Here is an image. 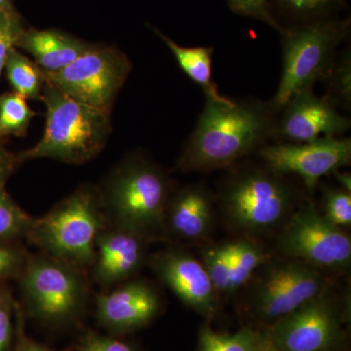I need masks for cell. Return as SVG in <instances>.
I'll use <instances>...</instances> for the list:
<instances>
[{"label": "cell", "instance_id": "cell-1", "mask_svg": "<svg viewBox=\"0 0 351 351\" xmlns=\"http://www.w3.org/2000/svg\"><path fill=\"white\" fill-rule=\"evenodd\" d=\"M274 114L262 101L206 98L178 166L184 172H207L232 165L274 137Z\"/></svg>", "mask_w": 351, "mask_h": 351}, {"label": "cell", "instance_id": "cell-2", "mask_svg": "<svg viewBox=\"0 0 351 351\" xmlns=\"http://www.w3.org/2000/svg\"><path fill=\"white\" fill-rule=\"evenodd\" d=\"M100 193L108 225L135 233L147 241L166 240V207L172 186L156 163L128 157L112 171Z\"/></svg>", "mask_w": 351, "mask_h": 351}, {"label": "cell", "instance_id": "cell-3", "mask_svg": "<svg viewBox=\"0 0 351 351\" xmlns=\"http://www.w3.org/2000/svg\"><path fill=\"white\" fill-rule=\"evenodd\" d=\"M40 99L46 107L45 130L38 144L18 154L19 163L51 158L82 164L103 151L112 132L108 110L75 100L45 80Z\"/></svg>", "mask_w": 351, "mask_h": 351}, {"label": "cell", "instance_id": "cell-4", "mask_svg": "<svg viewBox=\"0 0 351 351\" xmlns=\"http://www.w3.org/2000/svg\"><path fill=\"white\" fill-rule=\"evenodd\" d=\"M17 277L25 313L36 322L63 329L82 319L89 297L84 269L40 252L29 255Z\"/></svg>", "mask_w": 351, "mask_h": 351}, {"label": "cell", "instance_id": "cell-5", "mask_svg": "<svg viewBox=\"0 0 351 351\" xmlns=\"http://www.w3.org/2000/svg\"><path fill=\"white\" fill-rule=\"evenodd\" d=\"M107 226L99 189L82 186L34 219L27 239L43 253L85 269L93 265L96 240Z\"/></svg>", "mask_w": 351, "mask_h": 351}, {"label": "cell", "instance_id": "cell-6", "mask_svg": "<svg viewBox=\"0 0 351 351\" xmlns=\"http://www.w3.org/2000/svg\"><path fill=\"white\" fill-rule=\"evenodd\" d=\"M221 208L233 228L251 233L276 230L294 213L298 196L284 176L267 168H244L228 178Z\"/></svg>", "mask_w": 351, "mask_h": 351}, {"label": "cell", "instance_id": "cell-7", "mask_svg": "<svg viewBox=\"0 0 351 351\" xmlns=\"http://www.w3.org/2000/svg\"><path fill=\"white\" fill-rule=\"evenodd\" d=\"M346 29V24L339 22H318L300 29H283L282 75L276 95L267 103L272 112H280L295 95L313 90L318 80H324Z\"/></svg>", "mask_w": 351, "mask_h": 351}, {"label": "cell", "instance_id": "cell-8", "mask_svg": "<svg viewBox=\"0 0 351 351\" xmlns=\"http://www.w3.org/2000/svg\"><path fill=\"white\" fill-rule=\"evenodd\" d=\"M256 276L249 309L267 328L330 287L323 270L295 258L269 261Z\"/></svg>", "mask_w": 351, "mask_h": 351}, {"label": "cell", "instance_id": "cell-9", "mask_svg": "<svg viewBox=\"0 0 351 351\" xmlns=\"http://www.w3.org/2000/svg\"><path fill=\"white\" fill-rule=\"evenodd\" d=\"M346 311L331 288L267 328L276 351H339L345 343Z\"/></svg>", "mask_w": 351, "mask_h": 351}, {"label": "cell", "instance_id": "cell-10", "mask_svg": "<svg viewBox=\"0 0 351 351\" xmlns=\"http://www.w3.org/2000/svg\"><path fill=\"white\" fill-rule=\"evenodd\" d=\"M286 258H295L321 270H346L351 263V239L343 228L332 225L313 204H306L287 219L277 240Z\"/></svg>", "mask_w": 351, "mask_h": 351}, {"label": "cell", "instance_id": "cell-11", "mask_svg": "<svg viewBox=\"0 0 351 351\" xmlns=\"http://www.w3.org/2000/svg\"><path fill=\"white\" fill-rule=\"evenodd\" d=\"M130 69V61L121 52L91 46L61 71L43 73L46 82L71 98L108 110Z\"/></svg>", "mask_w": 351, "mask_h": 351}, {"label": "cell", "instance_id": "cell-12", "mask_svg": "<svg viewBox=\"0 0 351 351\" xmlns=\"http://www.w3.org/2000/svg\"><path fill=\"white\" fill-rule=\"evenodd\" d=\"M258 154L267 169L298 176L308 191H313L321 178L350 163L351 141L325 137L306 143H279L263 145Z\"/></svg>", "mask_w": 351, "mask_h": 351}, {"label": "cell", "instance_id": "cell-13", "mask_svg": "<svg viewBox=\"0 0 351 351\" xmlns=\"http://www.w3.org/2000/svg\"><path fill=\"white\" fill-rule=\"evenodd\" d=\"M147 263L182 304L207 319L216 314L219 293L200 260L182 249L169 248L154 254Z\"/></svg>", "mask_w": 351, "mask_h": 351}, {"label": "cell", "instance_id": "cell-14", "mask_svg": "<svg viewBox=\"0 0 351 351\" xmlns=\"http://www.w3.org/2000/svg\"><path fill=\"white\" fill-rule=\"evenodd\" d=\"M160 295L145 280H127L95 299V315L101 328L112 336L138 331L160 313Z\"/></svg>", "mask_w": 351, "mask_h": 351}, {"label": "cell", "instance_id": "cell-15", "mask_svg": "<svg viewBox=\"0 0 351 351\" xmlns=\"http://www.w3.org/2000/svg\"><path fill=\"white\" fill-rule=\"evenodd\" d=\"M274 137L281 143H306L325 137H339L350 130L351 121L341 114L326 98L313 90L295 95L281 108Z\"/></svg>", "mask_w": 351, "mask_h": 351}, {"label": "cell", "instance_id": "cell-16", "mask_svg": "<svg viewBox=\"0 0 351 351\" xmlns=\"http://www.w3.org/2000/svg\"><path fill=\"white\" fill-rule=\"evenodd\" d=\"M151 242L135 233L108 225L96 240L92 278L101 288L123 283L134 276L147 260Z\"/></svg>", "mask_w": 351, "mask_h": 351}, {"label": "cell", "instance_id": "cell-17", "mask_svg": "<svg viewBox=\"0 0 351 351\" xmlns=\"http://www.w3.org/2000/svg\"><path fill=\"white\" fill-rule=\"evenodd\" d=\"M214 223V200L202 184H189L171 195L166 207V240L199 241L207 239Z\"/></svg>", "mask_w": 351, "mask_h": 351}, {"label": "cell", "instance_id": "cell-18", "mask_svg": "<svg viewBox=\"0 0 351 351\" xmlns=\"http://www.w3.org/2000/svg\"><path fill=\"white\" fill-rule=\"evenodd\" d=\"M16 45L34 59V63L46 73L66 68L91 45L56 31L22 32Z\"/></svg>", "mask_w": 351, "mask_h": 351}, {"label": "cell", "instance_id": "cell-19", "mask_svg": "<svg viewBox=\"0 0 351 351\" xmlns=\"http://www.w3.org/2000/svg\"><path fill=\"white\" fill-rule=\"evenodd\" d=\"M156 32L169 48L182 71L198 86L202 88L206 98L221 101L230 100L219 93L218 86L213 82V75H212L213 47H205V46L204 47L203 46L184 47L164 36L160 32L156 31Z\"/></svg>", "mask_w": 351, "mask_h": 351}, {"label": "cell", "instance_id": "cell-20", "mask_svg": "<svg viewBox=\"0 0 351 351\" xmlns=\"http://www.w3.org/2000/svg\"><path fill=\"white\" fill-rule=\"evenodd\" d=\"M269 346L265 331L246 327L233 334L201 327L197 351H263Z\"/></svg>", "mask_w": 351, "mask_h": 351}, {"label": "cell", "instance_id": "cell-21", "mask_svg": "<svg viewBox=\"0 0 351 351\" xmlns=\"http://www.w3.org/2000/svg\"><path fill=\"white\" fill-rule=\"evenodd\" d=\"M228 243L232 265L228 294H232L250 282L258 269L269 260L262 246L253 240L242 239Z\"/></svg>", "mask_w": 351, "mask_h": 351}, {"label": "cell", "instance_id": "cell-22", "mask_svg": "<svg viewBox=\"0 0 351 351\" xmlns=\"http://www.w3.org/2000/svg\"><path fill=\"white\" fill-rule=\"evenodd\" d=\"M4 69L15 93L25 99H40L44 76L38 64L13 48L9 53Z\"/></svg>", "mask_w": 351, "mask_h": 351}, {"label": "cell", "instance_id": "cell-23", "mask_svg": "<svg viewBox=\"0 0 351 351\" xmlns=\"http://www.w3.org/2000/svg\"><path fill=\"white\" fill-rule=\"evenodd\" d=\"M34 219L21 209L4 188H0V243L27 237Z\"/></svg>", "mask_w": 351, "mask_h": 351}, {"label": "cell", "instance_id": "cell-24", "mask_svg": "<svg viewBox=\"0 0 351 351\" xmlns=\"http://www.w3.org/2000/svg\"><path fill=\"white\" fill-rule=\"evenodd\" d=\"M34 112L17 93L0 97V138L25 133Z\"/></svg>", "mask_w": 351, "mask_h": 351}, {"label": "cell", "instance_id": "cell-25", "mask_svg": "<svg viewBox=\"0 0 351 351\" xmlns=\"http://www.w3.org/2000/svg\"><path fill=\"white\" fill-rule=\"evenodd\" d=\"M327 80L329 96L327 100L334 106H341L346 110L351 108V53L346 51L339 59H335Z\"/></svg>", "mask_w": 351, "mask_h": 351}, {"label": "cell", "instance_id": "cell-26", "mask_svg": "<svg viewBox=\"0 0 351 351\" xmlns=\"http://www.w3.org/2000/svg\"><path fill=\"white\" fill-rule=\"evenodd\" d=\"M201 262L206 269L219 294H228L230 280V256L228 243L206 247L201 252Z\"/></svg>", "mask_w": 351, "mask_h": 351}, {"label": "cell", "instance_id": "cell-27", "mask_svg": "<svg viewBox=\"0 0 351 351\" xmlns=\"http://www.w3.org/2000/svg\"><path fill=\"white\" fill-rule=\"evenodd\" d=\"M323 215L327 221L339 228L351 226V193L339 188H328L322 193Z\"/></svg>", "mask_w": 351, "mask_h": 351}, {"label": "cell", "instance_id": "cell-28", "mask_svg": "<svg viewBox=\"0 0 351 351\" xmlns=\"http://www.w3.org/2000/svg\"><path fill=\"white\" fill-rule=\"evenodd\" d=\"M18 304L8 288L0 287V351H13L15 343L14 320Z\"/></svg>", "mask_w": 351, "mask_h": 351}, {"label": "cell", "instance_id": "cell-29", "mask_svg": "<svg viewBox=\"0 0 351 351\" xmlns=\"http://www.w3.org/2000/svg\"><path fill=\"white\" fill-rule=\"evenodd\" d=\"M80 351H138L137 346L130 341L112 335L87 331L82 337L78 345Z\"/></svg>", "mask_w": 351, "mask_h": 351}, {"label": "cell", "instance_id": "cell-30", "mask_svg": "<svg viewBox=\"0 0 351 351\" xmlns=\"http://www.w3.org/2000/svg\"><path fill=\"white\" fill-rule=\"evenodd\" d=\"M22 32L12 10L0 11V75L5 68L9 53L17 44Z\"/></svg>", "mask_w": 351, "mask_h": 351}, {"label": "cell", "instance_id": "cell-31", "mask_svg": "<svg viewBox=\"0 0 351 351\" xmlns=\"http://www.w3.org/2000/svg\"><path fill=\"white\" fill-rule=\"evenodd\" d=\"M233 12L265 22V24L283 32V27L274 19L269 11V0H226Z\"/></svg>", "mask_w": 351, "mask_h": 351}, {"label": "cell", "instance_id": "cell-32", "mask_svg": "<svg viewBox=\"0 0 351 351\" xmlns=\"http://www.w3.org/2000/svg\"><path fill=\"white\" fill-rule=\"evenodd\" d=\"M29 254L20 245L0 243V281L18 276Z\"/></svg>", "mask_w": 351, "mask_h": 351}, {"label": "cell", "instance_id": "cell-33", "mask_svg": "<svg viewBox=\"0 0 351 351\" xmlns=\"http://www.w3.org/2000/svg\"><path fill=\"white\" fill-rule=\"evenodd\" d=\"M284 10L298 16L308 18L331 10L339 0H277Z\"/></svg>", "mask_w": 351, "mask_h": 351}, {"label": "cell", "instance_id": "cell-34", "mask_svg": "<svg viewBox=\"0 0 351 351\" xmlns=\"http://www.w3.org/2000/svg\"><path fill=\"white\" fill-rule=\"evenodd\" d=\"M17 334H16V345L14 346L13 351H54L47 346L36 343L32 339L25 336L23 328H24V316H23V309L20 306L17 308Z\"/></svg>", "mask_w": 351, "mask_h": 351}, {"label": "cell", "instance_id": "cell-35", "mask_svg": "<svg viewBox=\"0 0 351 351\" xmlns=\"http://www.w3.org/2000/svg\"><path fill=\"white\" fill-rule=\"evenodd\" d=\"M18 163L17 156H13L0 145V188H4L6 180Z\"/></svg>", "mask_w": 351, "mask_h": 351}, {"label": "cell", "instance_id": "cell-36", "mask_svg": "<svg viewBox=\"0 0 351 351\" xmlns=\"http://www.w3.org/2000/svg\"><path fill=\"white\" fill-rule=\"evenodd\" d=\"M332 174L335 175L337 181L339 182V188L345 189V191L351 193V176L350 173L336 171Z\"/></svg>", "mask_w": 351, "mask_h": 351}, {"label": "cell", "instance_id": "cell-37", "mask_svg": "<svg viewBox=\"0 0 351 351\" xmlns=\"http://www.w3.org/2000/svg\"><path fill=\"white\" fill-rule=\"evenodd\" d=\"M12 10L9 0H0V11Z\"/></svg>", "mask_w": 351, "mask_h": 351}, {"label": "cell", "instance_id": "cell-38", "mask_svg": "<svg viewBox=\"0 0 351 351\" xmlns=\"http://www.w3.org/2000/svg\"><path fill=\"white\" fill-rule=\"evenodd\" d=\"M263 351H276V350H272V348H270V346H267V348H265V350H263Z\"/></svg>", "mask_w": 351, "mask_h": 351}]
</instances>
